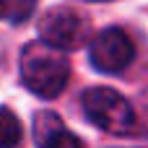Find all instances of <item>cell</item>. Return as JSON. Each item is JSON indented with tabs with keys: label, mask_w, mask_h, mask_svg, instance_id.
<instances>
[{
	"label": "cell",
	"mask_w": 148,
	"mask_h": 148,
	"mask_svg": "<svg viewBox=\"0 0 148 148\" xmlns=\"http://www.w3.org/2000/svg\"><path fill=\"white\" fill-rule=\"evenodd\" d=\"M83 104V114L91 125H96L99 130L107 133H127L135 125V112L130 107V101L117 94L114 88H88L81 99Z\"/></svg>",
	"instance_id": "cell-2"
},
{
	"label": "cell",
	"mask_w": 148,
	"mask_h": 148,
	"mask_svg": "<svg viewBox=\"0 0 148 148\" xmlns=\"http://www.w3.org/2000/svg\"><path fill=\"white\" fill-rule=\"evenodd\" d=\"M18 13H23L18 8V0H0V18H16Z\"/></svg>",
	"instance_id": "cell-7"
},
{
	"label": "cell",
	"mask_w": 148,
	"mask_h": 148,
	"mask_svg": "<svg viewBox=\"0 0 148 148\" xmlns=\"http://www.w3.org/2000/svg\"><path fill=\"white\" fill-rule=\"evenodd\" d=\"M70 78V62L62 49L42 42H29L21 52V81L26 88L42 99H55L62 94Z\"/></svg>",
	"instance_id": "cell-1"
},
{
	"label": "cell",
	"mask_w": 148,
	"mask_h": 148,
	"mask_svg": "<svg viewBox=\"0 0 148 148\" xmlns=\"http://www.w3.org/2000/svg\"><path fill=\"white\" fill-rule=\"evenodd\" d=\"M96 3H101V0H96Z\"/></svg>",
	"instance_id": "cell-8"
},
{
	"label": "cell",
	"mask_w": 148,
	"mask_h": 148,
	"mask_svg": "<svg viewBox=\"0 0 148 148\" xmlns=\"http://www.w3.org/2000/svg\"><path fill=\"white\" fill-rule=\"evenodd\" d=\"M18 143H21V122L8 107H0V148H16Z\"/></svg>",
	"instance_id": "cell-6"
},
{
	"label": "cell",
	"mask_w": 148,
	"mask_h": 148,
	"mask_svg": "<svg viewBox=\"0 0 148 148\" xmlns=\"http://www.w3.org/2000/svg\"><path fill=\"white\" fill-rule=\"evenodd\" d=\"M88 60L101 73H120L135 60V44L122 29H107L94 39Z\"/></svg>",
	"instance_id": "cell-4"
},
{
	"label": "cell",
	"mask_w": 148,
	"mask_h": 148,
	"mask_svg": "<svg viewBox=\"0 0 148 148\" xmlns=\"http://www.w3.org/2000/svg\"><path fill=\"white\" fill-rule=\"evenodd\" d=\"M39 34L57 49H78L88 42V21L70 8H52L42 16Z\"/></svg>",
	"instance_id": "cell-3"
},
{
	"label": "cell",
	"mask_w": 148,
	"mask_h": 148,
	"mask_svg": "<svg viewBox=\"0 0 148 148\" xmlns=\"http://www.w3.org/2000/svg\"><path fill=\"white\" fill-rule=\"evenodd\" d=\"M36 140L39 148H83L81 138L73 135L55 114L36 117Z\"/></svg>",
	"instance_id": "cell-5"
}]
</instances>
